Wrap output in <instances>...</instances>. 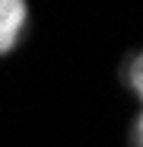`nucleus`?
I'll use <instances>...</instances> for the list:
<instances>
[{
	"label": "nucleus",
	"mask_w": 143,
	"mask_h": 147,
	"mask_svg": "<svg viewBox=\"0 0 143 147\" xmlns=\"http://www.w3.org/2000/svg\"><path fill=\"white\" fill-rule=\"evenodd\" d=\"M26 26V3L22 0H0V55H7L19 42Z\"/></svg>",
	"instance_id": "1"
},
{
	"label": "nucleus",
	"mask_w": 143,
	"mask_h": 147,
	"mask_svg": "<svg viewBox=\"0 0 143 147\" xmlns=\"http://www.w3.org/2000/svg\"><path fill=\"white\" fill-rule=\"evenodd\" d=\"M130 86H134V93L143 99V55H137L134 64H130Z\"/></svg>",
	"instance_id": "2"
},
{
	"label": "nucleus",
	"mask_w": 143,
	"mask_h": 147,
	"mask_svg": "<svg viewBox=\"0 0 143 147\" xmlns=\"http://www.w3.org/2000/svg\"><path fill=\"white\" fill-rule=\"evenodd\" d=\"M137 147H143V115H140V121H137Z\"/></svg>",
	"instance_id": "3"
}]
</instances>
